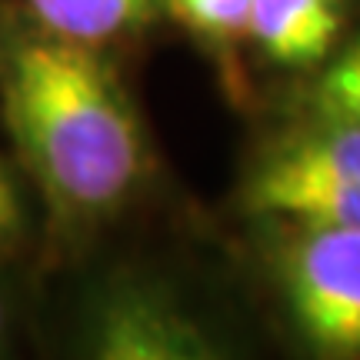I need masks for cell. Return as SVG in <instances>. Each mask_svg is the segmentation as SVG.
Masks as SVG:
<instances>
[{
	"label": "cell",
	"mask_w": 360,
	"mask_h": 360,
	"mask_svg": "<svg viewBox=\"0 0 360 360\" xmlns=\"http://www.w3.org/2000/svg\"><path fill=\"white\" fill-rule=\"evenodd\" d=\"M250 7L254 0H164V13L224 67H231L237 51L250 44Z\"/></svg>",
	"instance_id": "7"
},
{
	"label": "cell",
	"mask_w": 360,
	"mask_h": 360,
	"mask_svg": "<svg viewBox=\"0 0 360 360\" xmlns=\"http://www.w3.org/2000/svg\"><path fill=\"white\" fill-rule=\"evenodd\" d=\"M240 204L260 220L360 227V130L300 114L247 167Z\"/></svg>",
	"instance_id": "3"
},
{
	"label": "cell",
	"mask_w": 360,
	"mask_h": 360,
	"mask_svg": "<svg viewBox=\"0 0 360 360\" xmlns=\"http://www.w3.org/2000/svg\"><path fill=\"white\" fill-rule=\"evenodd\" d=\"M7 330H11V310H7V300L0 297V347L7 340Z\"/></svg>",
	"instance_id": "10"
},
{
	"label": "cell",
	"mask_w": 360,
	"mask_h": 360,
	"mask_svg": "<svg viewBox=\"0 0 360 360\" xmlns=\"http://www.w3.org/2000/svg\"><path fill=\"white\" fill-rule=\"evenodd\" d=\"M270 277L314 357L360 360V227L267 220Z\"/></svg>",
	"instance_id": "2"
},
{
	"label": "cell",
	"mask_w": 360,
	"mask_h": 360,
	"mask_svg": "<svg viewBox=\"0 0 360 360\" xmlns=\"http://www.w3.org/2000/svg\"><path fill=\"white\" fill-rule=\"evenodd\" d=\"M350 0H254L250 44L274 67L317 70L347 37Z\"/></svg>",
	"instance_id": "5"
},
{
	"label": "cell",
	"mask_w": 360,
	"mask_h": 360,
	"mask_svg": "<svg viewBox=\"0 0 360 360\" xmlns=\"http://www.w3.org/2000/svg\"><path fill=\"white\" fill-rule=\"evenodd\" d=\"M27 24L53 37L114 47L120 40L143 34L164 13V0H17Z\"/></svg>",
	"instance_id": "6"
},
{
	"label": "cell",
	"mask_w": 360,
	"mask_h": 360,
	"mask_svg": "<svg viewBox=\"0 0 360 360\" xmlns=\"http://www.w3.org/2000/svg\"><path fill=\"white\" fill-rule=\"evenodd\" d=\"M0 184H11V177H7V170H4V160H0Z\"/></svg>",
	"instance_id": "11"
},
{
	"label": "cell",
	"mask_w": 360,
	"mask_h": 360,
	"mask_svg": "<svg viewBox=\"0 0 360 360\" xmlns=\"http://www.w3.org/2000/svg\"><path fill=\"white\" fill-rule=\"evenodd\" d=\"M300 114L327 117L360 130V30L340 40V47L317 70H310Z\"/></svg>",
	"instance_id": "8"
},
{
	"label": "cell",
	"mask_w": 360,
	"mask_h": 360,
	"mask_svg": "<svg viewBox=\"0 0 360 360\" xmlns=\"http://www.w3.org/2000/svg\"><path fill=\"white\" fill-rule=\"evenodd\" d=\"M0 97L13 147L64 227H101L143 191L150 141L107 51L20 24L0 47Z\"/></svg>",
	"instance_id": "1"
},
{
	"label": "cell",
	"mask_w": 360,
	"mask_h": 360,
	"mask_svg": "<svg viewBox=\"0 0 360 360\" xmlns=\"http://www.w3.org/2000/svg\"><path fill=\"white\" fill-rule=\"evenodd\" d=\"M17 227H20V204H17L13 184H0V250L13 244Z\"/></svg>",
	"instance_id": "9"
},
{
	"label": "cell",
	"mask_w": 360,
	"mask_h": 360,
	"mask_svg": "<svg viewBox=\"0 0 360 360\" xmlns=\"http://www.w3.org/2000/svg\"><path fill=\"white\" fill-rule=\"evenodd\" d=\"M84 347L107 360H210L224 344L184 297L147 274H117L94 294Z\"/></svg>",
	"instance_id": "4"
}]
</instances>
